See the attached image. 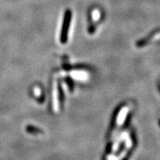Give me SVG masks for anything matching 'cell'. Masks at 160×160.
<instances>
[{
	"mask_svg": "<svg viewBox=\"0 0 160 160\" xmlns=\"http://www.w3.org/2000/svg\"><path fill=\"white\" fill-rule=\"evenodd\" d=\"M72 19V11L70 9H67L64 13V19L62 27L61 37L60 40L62 43H66L68 40V35L69 28L71 25V22Z\"/></svg>",
	"mask_w": 160,
	"mask_h": 160,
	"instance_id": "1",
	"label": "cell"
}]
</instances>
